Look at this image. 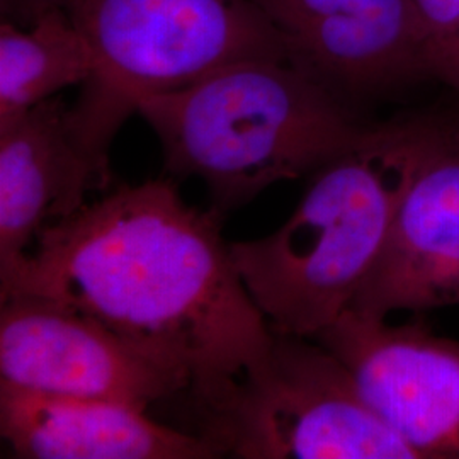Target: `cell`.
I'll return each mask as SVG.
<instances>
[{"mask_svg":"<svg viewBox=\"0 0 459 459\" xmlns=\"http://www.w3.org/2000/svg\"><path fill=\"white\" fill-rule=\"evenodd\" d=\"M221 225V210L187 204L170 181L123 184L43 230L0 296H47L98 318L213 411L273 341Z\"/></svg>","mask_w":459,"mask_h":459,"instance_id":"1","label":"cell"},{"mask_svg":"<svg viewBox=\"0 0 459 459\" xmlns=\"http://www.w3.org/2000/svg\"><path fill=\"white\" fill-rule=\"evenodd\" d=\"M434 128L432 119L369 128L313 172L276 231L230 244L247 291L273 330L315 339L351 308L386 246Z\"/></svg>","mask_w":459,"mask_h":459,"instance_id":"2","label":"cell"},{"mask_svg":"<svg viewBox=\"0 0 459 459\" xmlns=\"http://www.w3.org/2000/svg\"><path fill=\"white\" fill-rule=\"evenodd\" d=\"M165 170L199 178L218 210L248 203L354 147L371 126L342 98L286 60H246L143 99Z\"/></svg>","mask_w":459,"mask_h":459,"instance_id":"3","label":"cell"},{"mask_svg":"<svg viewBox=\"0 0 459 459\" xmlns=\"http://www.w3.org/2000/svg\"><path fill=\"white\" fill-rule=\"evenodd\" d=\"M70 14L94 55L70 123L106 170L116 133L143 99L238 62H288L281 36L252 0H75Z\"/></svg>","mask_w":459,"mask_h":459,"instance_id":"4","label":"cell"},{"mask_svg":"<svg viewBox=\"0 0 459 459\" xmlns=\"http://www.w3.org/2000/svg\"><path fill=\"white\" fill-rule=\"evenodd\" d=\"M199 434L233 458L419 459L333 352L276 330L263 359L204 411Z\"/></svg>","mask_w":459,"mask_h":459,"instance_id":"5","label":"cell"},{"mask_svg":"<svg viewBox=\"0 0 459 459\" xmlns=\"http://www.w3.org/2000/svg\"><path fill=\"white\" fill-rule=\"evenodd\" d=\"M0 301L2 383L145 411L189 390L184 377L75 307L30 293Z\"/></svg>","mask_w":459,"mask_h":459,"instance_id":"6","label":"cell"},{"mask_svg":"<svg viewBox=\"0 0 459 459\" xmlns=\"http://www.w3.org/2000/svg\"><path fill=\"white\" fill-rule=\"evenodd\" d=\"M315 339L419 459H459V341L351 308Z\"/></svg>","mask_w":459,"mask_h":459,"instance_id":"7","label":"cell"},{"mask_svg":"<svg viewBox=\"0 0 459 459\" xmlns=\"http://www.w3.org/2000/svg\"><path fill=\"white\" fill-rule=\"evenodd\" d=\"M288 62L333 94H377L427 75L411 0H252Z\"/></svg>","mask_w":459,"mask_h":459,"instance_id":"8","label":"cell"},{"mask_svg":"<svg viewBox=\"0 0 459 459\" xmlns=\"http://www.w3.org/2000/svg\"><path fill=\"white\" fill-rule=\"evenodd\" d=\"M459 307V130L436 121L377 263L351 310L394 312Z\"/></svg>","mask_w":459,"mask_h":459,"instance_id":"9","label":"cell"},{"mask_svg":"<svg viewBox=\"0 0 459 459\" xmlns=\"http://www.w3.org/2000/svg\"><path fill=\"white\" fill-rule=\"evenodd\" d=\"M108 181L109 170L79 143L62 99L0 128V282L16 273L43 230L79 212Z\"/></svg>","mask_w":459,"mask_h":459,"instance_id":"10","label":"cell"},{"mask_svg":"<svg viewBox=\"0 0 459 459\" xmlns=\"http://www.w3.org/2000/svg\"><path fill=\"white\" fill-rule=\"evenodd\" d=\"M0 434L21 459H214L201 434L152 420L130 405L41 394L0 381Z\"/></svg>","mask_w":459,"mask_h":459,"instance_id":"11","label":"cell"},{"mask_svg":"<svg viewBox=\"0 0 459 459\" xmlns=\"http://www.w3.org/2000/svg\"><path fill=\"white\" fill-rule=\"evenodd\" d=\"M94 55L70 11L0 24V128L92 75Z\"/></svg>","mask_w":459,"mask_h":459,"instance_id":"12","label":"cell"},{"mask_svg":"<svg viewBox=\"0 0 459 459\" xmlns=\"http://www.w3.org/2000/svg\"><path fill=\"white\" fill-rule=\"evenodd\" d=\"M411 4L424 48L459 26V0H411Z\"/></svg>","mask_w":459,"mask_h":459,"instance_id":"13","label":"cell"},{"mask_svg":"<svg viewBox=\"0 0 459 459\" xmlns=\"http://www.w3.org/2000/svg\"><path fill=\"white\" fill-rule=\"evenodd\" d=\"M424 65L427 77L441 81L459 94V26L443 38L427 43Z\"/></svg>","mask_w":459,"mask_h":459,"instance_id":"14","label":"cell"},{"mask_svg":"<svg viewBox=\"0 0 459 459\" xmlns=\"http://www.w3.org/2000/svg\"><path fill=\"white\" fill-rule=\"evenodd\" d=\"M75 4V0H0L2 16L19 26H30L39 16L55 9H66Z\"/></svg>","mask_w":459,"mask_h":459,"instance_id":"15","label":"cell"},{"mask_svg":"<svg viewBox=\"0 0 459 459\" xmlns=\"http://www.w3.org/2000/svg\"><path fill=\"white\" fill-rule=\"evenodd\" d=\"M458 130H459V126H458Z\"/></svg>","mask_w":459,"mask_h":459,"instance_id":"16","label":"cell"}]
</instances>
